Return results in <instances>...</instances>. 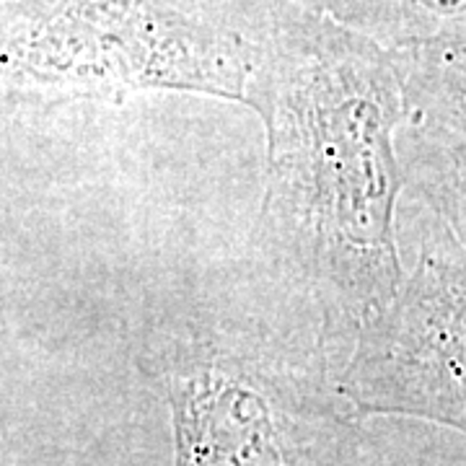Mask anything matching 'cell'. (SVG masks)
I'll return each instance as SVG.
<instances>
[{"instance_id":"obj_1","label":"cell","mask_w":466,"mask_h":466,"mask_svg":"<svg viewBox=\"0 0 466 466\" xmlns=\"http://www.w3.org/2000/svg\"><path fill=\"white\" fill-rule=\"evenodd\" d=\"M244 104L267 140L259 244L329 348H348L407 278V101L394 57L300 0H265Z\"/></svg>"},{"instance_id":"obj_2","label":"cell","mask_w":466,"mask_h":466,"mask_svg":"<svg viewBox=\"0 0 466 466\" xmlns=\"http://www.w3.org/2000/svg\"><path fill=\"white\" fill-rule=\"evenodd\" d=\"M329 352L319 321L299 332L208 300L150 319L135 363L168 404L174 466H299L290 417L337 389Z\"/></svg>"},{"instance_id":"obj_3","label":"cell","mask_w":466,"mask_h":466,"mask_svg":"<svg viewBox=\"0 0 466 466\" xmlns=\"http://www.w3.org/2000/svg\"><path fill=\"white\" fill-rule=\"evenodd\" d=\"M257 34L259 26L244 32L177 0H3V101H122L179 91L244 104Z\"/></svg>"},{"instance_id":"obj_4","label":"cell","mask_w":466,"mask_h":466,"mask_svg":"<svg viewBox=\"0 0 466 466\" xmlns=\"http://www.w3.org/2000/svg\"><path fill=\"white\" fill-rule=\"evenodd\" d=\"M334 386L358 417H420L466 435V249L433 213L412 272L358 327Z\"/></svg>"},{"instance_id":"obj_5","label":"cell","mask_w":466,"mask_h":466,"mask_svg":"<svg viewBox=\"0 0 466 466\" xmlns=\"http://www.w3.org/2000/svg\"><path fill=\"white\" fill-rule=\"evenodd\" d=\"M389 52L407 101V125L466 137V26Z\"/></svg>"},{"instance_id":"obj_6","label":"cell","mask_w":466,"mask_h":466,"mask_svg":"<svg viewBox=\"0 0 466 466\" xmlns=\"http://www.w3.org/2000/svg\"><path fill=\"white\" fill-rule=\"evenodd\" d=\"M400 148L407 168V189L446 223L466 249V137L422 125H404Z\"/></svg>"},{"instance_id":"obj_7","label":"cell","mask_w":466,"mask_h":466,"mask_svg":"<svg viewBox=\"0 0 466 466\" xmlns=\"http://www.w3.org/2000/svg\"><path fill=\"white\" fill-rule=\"evenodd\" d=\"M386 50L433 42L466 26V0H300Z\"/></svg>"}]
</instances>
